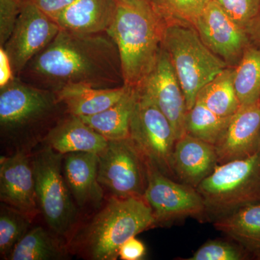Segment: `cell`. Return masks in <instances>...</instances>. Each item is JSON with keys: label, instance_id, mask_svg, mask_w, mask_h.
Instances as JSON below:
<instances>
[{"label": "cell", "instance_id": "3", "mask_svg": "<svg viewBox=\"0 0 260 260\" xmlns=\"http://www.w3.org/2000/svg\"><path fill=\"white\" fill-rule=\"evenodd\" d=\"M66 111L57 94L25 83L18 77L0 88V130L2 138L17 148L28 151Z\"/></svg>", "mask_w": 260, "mask_h": 260}, {"label": "cell", "instance_id": "34", "mask_svg": "<svg viewBox=\"0 0 260 260\" xmlns=\"http://www.w3.org/2000/svg\"><path fill=\"white\" fill-rule=\"evenodd\" d=\"M15 78L9 56L4 48L0 47V88L5 86Z\"/></svg>", "mask_w": 260, "mask_h": 260}, {"label": "cell", "instance_id": "24", "mask_svg": "<svg viewBox=\"0 0 260 260\" xmlns=\"http://www.w3.org/2000/svg\"><path fill=\"white\" fill-rule=\"evenodd\" d=\"M55 235L42 226L32 228L15 246L8 260L67 259V246L63 245Z\"/></svg>", "mask_w": 260, "mask_h": 260}, {"label": "cell", "instance_id": "35", "mask_svg": "<svg viewBox=\"0 0 260 260\" xmlns=\"http://www.w3.org/2000/svg\"><path fill=\"white\" fill-rule=\"evenodd\" d=\"M251 43L260 46V10L259 13L246 28Z\"/></svg>", "mask_w": 260, "mask_h": 260}, {"label": "cell", "instance_id": "18", "mask_svg": "<svg viewBox=\"0 0 260 260\" xmlns=\"http://www.w3.org/2000/svg\"><path fill=\"white\" fill-rule=\"evenodd\" d=\"M42 141L44 145L62 155L77 152L99 154L109 143L81 118L69 114L49 130Z\"/></svg>", "mask_w": 260, "mask_h": 260}, {"label": "cell", "instance_id": "26", "mask_svg": "<svg viewBox=\"0 0 260 260\" xmlns=\"http://www.w3.org/2000/svg\"><path fill=\"white\" fill-rule=\"evenodd\" d=\"M231 118L218 116L197 101L186 112L185 133L215 146L227 129Z\"/></svg>", "mask_w": 260, "mask_h": 260}, {"label": "cell", "instance_id": "28", "mask_svg": "<svg viewBox=\"0 0 260 260\" xmlns=\"http://www.w3.org/2000/svg\"><path fill=\"white\" fill-rule=\"evenodd\" d=\"M210 1L212 0H151L154 9L166 23L178 21L193 26Z\"/></svg>", "mask_w": 260, "mask_h": 260}, {"label": "cell", "instance_id": "27", "mask_svg": "<svg viewBox=\"0 0 260 260\" xmlns=\"http://www.w3.org/2000/svg\"><path fill=\"white\" fill-rule=\"evenodd\" d=\"M32 218L2 203L0 207V254L9 259L13 249L30 230Z\"/></svg>", "mask_w": 260, "mask_h": 260}, {"label": "cell", "instance_id": "32", "mask_svg": "<svg viewBox=\"0 0 260 260\" xmlns=\"http://www.w3.org/2000/svg\"><path fill=\"white\" fill-rule=\"evenodd\" d=\"M39 10L53 20L61 14L75 0H30Z\"/></svg>", "mask_w": 260, "mask_h": 260}, {"label": "cell", "instance_id": "30", "mask_svg": "<svg viewBox=\"0 0 260 260\" xmlns=\"http://www.w3.org/2000/svg\"><path fill=\"white\" fill-rule=\"evenodd\" d=\"M242 28H248L260 10V0H214Z\"/></svg>", "mask_w": 260, "mask_h": 260}, {"label": "cell", "instance_id": "12", "mask_svg": "<svg viewBox=\"0 0 260 260\" xmlns=\"http://www.w3.org/2000/svg\"><path fill=\"white\" fill-rule=\"evenodd\" d=\"M202 41L229 67H236L251 43L246 29L236 23L214 0L194 25Z\"/></svg>", "mask_w": 260, "mask_h": 260}, {"label": "cell", "instance_id": "19", "mask_svg": "<svg viewBox=\"0 0 260 260\" xmlns=\"http://www.w3.org/2000/svg\"><path fill=\"white\" fill-rule=\"evenodd\" d=\"M117 5V0H75L55 21L61 30L75 34H107Z\"/></svg>", "mask_w": 260, "mask_h": 260}, {"label": "cell", "instance_id": "1", "mask_svg": "<svg viewBox=\"0 0 260 260\" xmlns=\"http://www.w3.org/2000/svg\"><path fill=\"white\" fill-rule=\"evenodd\" d=\"M18 78L56 93L75 84L104 89L124 85L119 51L112 38L107 34L87 35L61 29Z\"/></svg>", "mask_w": 260, "mask_h": 260}, {"label": "cell", "instance_id": "21", "mask_svg": "<svg viewBox=\"0 0 260 260\" xmlns=\"http://www.w3.org/2000/svg\"><path fill=\"white\" fill-rule=\"evenodd\" d=\"M213 225L249 252L260 255V201L216 219Z\"/></svg>", "mask_w": 260, "mask_h": 260}, {"label": "cell", "instance_id": "31", "mask_svg": "<svg viewBox=\"0 0 260 260\" xmlns=\"http://www.w3.org/2000/svg\"><path fill=\"white\" fill-rule=\"evenodd\" d=\"M22 0H0V47L11 37L21 10Z\"/></svg>", "mask_w": 260, "mask_h": 260}, {"label": "cell", "instance_id": "9", "mask_svg": "<svg viewBox=\"0 0 260 260\" xmlns=\"http://www.w3.org/2000/svg\"><path fill=\"white\" fill-rule=\"evenodd\" d=\"M98 179L112 196L143 198L147 186L146 161L129 138L109 140L99 154Z\"/></svg>", "mask_w": 260, "mask_h": 260}, {"label": "cell", "instance_id": "17", "mask_svg": "<svg viewBox=\"0 0 260 260\" xmlns=\"http://www.w3.org/2000/svg\"><path fill=\"white\" fill-rule=\"evenodd\" d=\"M62 171L65 181L78 208H100L104 192V187L98 179L99 154L88 152L65 154Z\"/></svg>", "mask_w": 260, "mask_h": 260}, {"label": "cell", "instance_id": "7", "mask_svg": "<svg viewBox=\"0 0 260 260\" xmlns=\"http://www.w3.org/2000/svg\"><path fill=\"white\" fill-rule=\"evenodd\" d=\"M63 157L46 145L32 155L39 212L57 237L69 235L79 214L63 174Z\"/></svg>", "mask_w": 260, "mask_h": 260}, {"label": "cell", "instance_id": "13", "mask_svg": "<svg viewBox=\"0 0 260 260\" xmlns=\"http://www.w3.org/2000/svg\"><path fill=\"white\" fill-rule=\"evenodd\" d=\"M138 88L146 93L167 116L177 140L186 134L184 122L188 109L185 96L169 54L162 46L153 71Z\"/></svg>", "mask_w": 260, "mask_h": 260}, {"label": "cell", "instance_id": "29", "mask_svg": "<svg viewBox=\"0 0 260 260\" xmlns=\"http://www.w3.org/2000/svg\"><path fill=\"white\" fill-rule=\"evenodd\" d=\"M249 251L239 244L222 240L208 241L187 260H243Z\"/></svg>", "mask_w": 260, "mask_h": 260}, {"label": "cell", "instance_id": "36", "mask_svg": "<svg viewBox=\"0 0 260 260\" xmlns=\"http://www.w3.org/2000/svg\"><path fill=\"white\" fill-rule=\"evenodd\" d=\"M117 1L124 3V4L133 5V6L153 8L155 10L151 0H117Z\"/></svg>", "mask_w": 260, "mask_h": 260}, {"label": "cell", "instance_id": "8", "mask_svg": "<svg viewBox=\"0 0 260 260\" xmlns=\"http://www.w3.org/2000/svg\"><path fill=\"white\" fill-rule=\"evenodd\" d=\"M137 99L129 123V139L145 161L174 178L171 160L177 142L170 121L150 97L136 88Z\"/></svg>", "mask_w": 260, "mask_h": 260}, {"label": "cell", "instance_id": "14", "mask_svg": "<svg viewBox=\"0 0 260 260\" xmlns=\"http://www.w3.org/2000/svg\"><path fill=\"white\" fill-rule=\"evenodd\" d=\"M0 200L32 218L39 213L32 155L28 151L18 150L1 156Z\"/></svg>", "mask_w": 260, "mask_h": 260}, {"label": "cell", "instance_id": "20", "mask_svg": "<svg viewBox=\"0 0 260 260\" xmlns=\"http://www.w3.org/2000/svg\"><path fill=\"white\" fill-rule=\"evenodd\" d=\"M128 88L126 85L104 89L75 84L64 87L56 94L67 114L82 117L96 114L112 107L120 100Z\"/></svg>", "mask_w": 260, "mask_h": 260}, {"label": "cell", "instance_id": "6", "mask_svg": "<svg viewBox=\"0 0 260 260\" xmlns=\"http://www.w3.org/2000/svg\"><path fill=\"white\" fill-rule=\"evenodd\" d=\"M207 218L216 220L260 201V148L245 158L218 164L196 188Z\"/></svg>", "mask_w": 260, "mask_h": 260}, {"label": "cell", "instance_id": "11", "mask_svg": "<svg viewBox=\"0 0 260 260\" xmlns=\"http://www.w3.org/2000/svg\"><path fill=\"white\" fill-rule=\"evenodd\" d=\"M60 30L55 20L30 0H22L21 10L14 30L5 44L15 77L46 49Z\"/></svg>", "mask_w": 260, "mask_h": 260}, {"label": "cell", "instance_id": "4", "mask_svg": "<svg viewBox=\"0 0 260 260\" xmlns=\"http://www.w3.org/2000/svg\"><path fill=\"white\" fill-rule=\"evenodd\" d=\"M155 225L144 198L112 196L82 229L75 247L89 259L116 260L126 241Z\"/></svg>", "mask_w": 260, "mask_h": 260}, {"label": "cell", "instance_id": "33", "mask_svg": "<svg viewBox=\"0 0 260 260\" xmlns=\"http://www.w3.org/2000/svg\"><path fill=\"white\" fill-rule=\"evenodd\" d=\"M146 249L143 242L135 237L131 238L121 246L119 257L123 260H140L144 257Z\"/></svg>", "mask_w": 260, "mask_h": 260}, {"label": "cell", "instance_id": "16", "mask_svg": "<svg viewBox=\"0 0 260 260\" xmlns=\"http://www.w3.org/2000/svg\"><path fill=\"white\" fill-rule=\"evenodd\" d=\"M218 165L213 145L187 134L176 142L171 167L174 179L180 182L197 188Z\"/></svg>", "mask_w": 260, "mask_h": 260}, {"label": "cell", "instance_id": "2", "mask_svg": "<svg viewBox=\"0 0 260 260\" xmlns=\"http://www.w3.org/2000/svg\"><path fill=\"white\" fill-rule=\"evenodd\" d=\"M166 25L153 8L118 2L115 18L107 34L117 47L124 85L139 88L153 71Z\"/></svg>", "mask_w": 260, "mask_h": 260}, {"label": "cell", "instance_id": "5", "mask_svg": "<svg viewBox=\"0 0 260 260\" xmlns=\"http://www.w3.org/2000/svg\"><path fill=\"white\" fill-rule=\"evenodd\" d=\"M162 47L167 51L185 96L188 110L202 88L228 64L202 41L190 24L171 22L164 29Z\"/></svg>", "mask_w": 260, "mask_h": 260}, {"label": "cell", "instance_id": "23", "mask_svg": "<svg viewBox=\"0 0 260 260\" xmlns=\"http://www.w3.org/2000/svg\"><path fill=\"white\" fill-rule=\"evenodd\" d=\"M234 78V67H228L200 90L197 101L218 116H232L241 107Z\"/></svg>", "mask_w": 260, "mask_h": 260}, {"label": "cell", "instance_id": "22", "mask_svg": "<svg viewBox=\"0 0 260 260\" xmlns=\"http://www.w3.org/2000/svg\"><path fill=\"white\" fill-rule=\"evenodd\" d=\"M137 99L136 88H128L119 102L96 114L82 116L84 122L108 140L129 138V123Z\"/></svg>", "mask_w": 260, "mask_h": 260}, {"label": "cell", "instance_id": "15", "mask_svg": "<svg viewBox=\"0 0 260 260\" xmlns=\"http://www.w3.org/2000/svg\"><path fill=\"white\" fill-rule=\"evenodd\" d=\"M218 164L245 158L260 148V100L241 106L215 145Z\"/></svg>", "mask_w": 260, "mask_h": 260}, {"label": "cell", "instance_id": "25", "mask_svg": "<svg viewBox=\"0 0 260 260\" xmlns=\"http://www.w3.org/2000/svg\"><path fill=\"white\" fill-rule=\"evenodd\" d=\"M234 86L241 106L260 100V46L250 43L234 67Z\"/></svg>", "mask_w": 260, "mask_h": 260}, {"label": "cell", "instance_id": "10", "mask_svg": "<svg viewBox=\"0 0 260 260\" xmlns=\"http://www.w3.org/2000/svg\"><path fill=\"white\" fill-rule=\"evenodd\" d=\"M147 186L143 198L156 225H166L186 218H207L206 208L199 191L193 186L177 182L146 162Z\"/></svg>", "mask_w": 260, "mask_h": 260}]
</instances>
